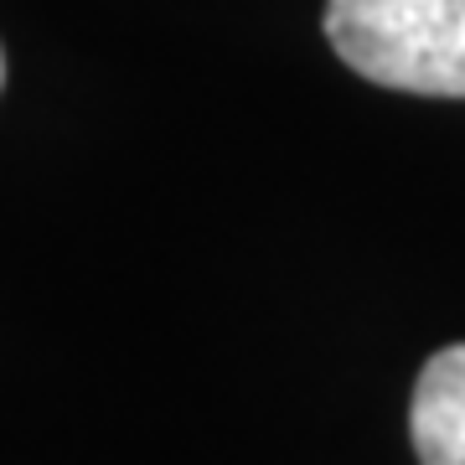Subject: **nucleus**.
Wrapping results in <instances>:
<instances>
[{"instance_id": "obj_1", "label": "nucleus", "mask_w": 465, "mask_h": 465, "mask_svg": "<svg viewBox=\"0 0 465 465\" xmlns=\"http://www.w3.org/2000/svg\"><path fill=\"white\" fill-rule=\"evenodd\" d=\"M326 36L367 84L465 99V0H326Z\"/></svg>"}, {"instance_id": "obj_2", "label": "nucleus", "mask_w": 465, "mask_h": 465, "mask_svg": "<svg viewBox=\"0 0 465 465\" xmlns=\"http://www.w3.org/2000/svg\"><path fill=\"white\" fill-rule=\"evenodd\" d=\"M419 465H465V341L434 351L409 409Z\"/></svg>"}, {"instance_id": "obj_3", "label": "nucleus", "mask_w": 465, "mask_h": 465, "mask_svg": "<svg viewBox=\"0 0 465 465\" xmlns=\"http://www.w3.org/2000/svg\"><path fill=\"white\" fill-rule=\"evenodd\" d=\"M0 78H5V57H0Z\"/></svg>"}]
</instances>
